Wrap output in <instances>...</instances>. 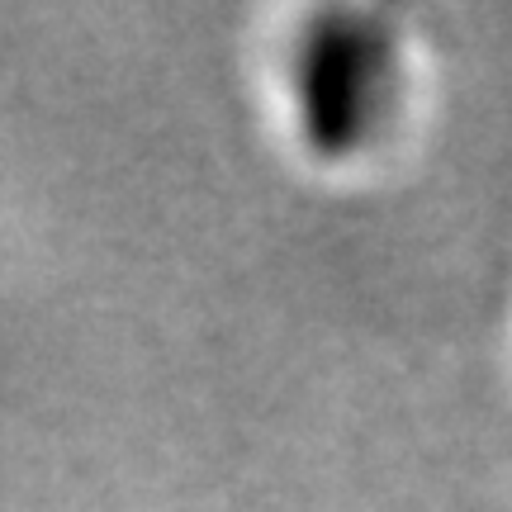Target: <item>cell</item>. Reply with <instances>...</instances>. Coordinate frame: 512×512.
I'll return each instance as SVG.
<instances>
[{"label":"cell","mask_w":512,"mask_h":512,"mask_svg":"<svg viewBox=\"0 0 512 512\" xmlns=\"http://www.w3.org/2000/svg\"><path fill=\"white\" fill-rule=\"evenodd\" d=\"M280 110L304 162L347 171L370 162L408 105V38L375 5H313L275 62Z\"/></svg>","instance_id":"cell-1"}]
</instances>
